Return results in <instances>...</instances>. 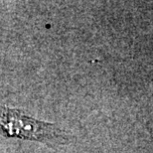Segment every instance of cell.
<instances>
[{
  "label": "cell",
  "instance_id": "1",
  "mask_svg": "<svg viewBox=\"0 0 153 153\" xmlns=\"http://www.w3.org/2000/svg\"><path fill=\"white\" fill-rule=\"evenodd\" d=\"M0 133L11 138L35 140L47 144H64L69 136L57 125L39 121L18 109L0 105Z\"/></svg>",
  "mask_w": 153,
  "mask_h": 153
}]
</instances>
